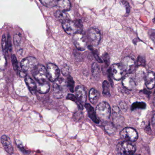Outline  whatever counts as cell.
I'll return each instance as SVG.
<instances>
[{
	"label": "cell",
	"mask_w": 155,
	"mask_h": 155,
	"mask_svg": "<svg viewBox=\"0 0 155 155\" xmlns=\"http://www.w3.org/2000/svg\"><path fill=\"white\" fill-rule=\"evenodd\" d=\"M154 106H155V99H154Z\"/></svg>",
	"instance_id": "obj_46"
},
{
	"label": "cell",
	"mask_w": 155,
	"mask_h": 155,
	"mask_svg": "<svg viewBox=\"0 0 155 155\" xmlns=\"http://www.w3.org/2000/svg\"><path fill=\"white\" fill-rule=\"evenodd\" d=\"M1 142L5 151L9 154H12L14 149L10 138L7 136L3 135L1 137Z\"/></svg>",
	"instance_id": "obj_13"
},
{
	"label": "cell",
	"mask_w": 155,
	"mask_h": 155,
	"mask_svg": "<svg viewBox=\"0 0 155 155\" xmlns=\"http://www.w3.org/2000/svg\"><path fill=\"white\" fill-rule=\"evenodd\" d=\"M67 87L71 92H73L74 87V81L72 78L71 76H68L67 80Z\"/></svg>",
	"instance_id": "obj_27"
},
{
	"label": "cell",
	"mask_w": 155,
	"mask_h": 155,
	"mask_svg": "<svg viewBox=\"0 0 155 155\" xmlns=\"http://www.w3.org/2000/svg\"><path fill=\"white\" fill-rule=\"evenodd\" d=\"M146 106V104L144 102H135L132 104V110H133L137 108L145 109Z\"/></svg>",
	"instance_id": "obj_26"
},
{
	"label": "cell",
	"mask_w": 155,
	"mask_h": 155,
	"mask_svg": "<svg viewBox=\"0 0 155 155\" xmlns=\"http://www.w3.org/2000/svg\"><path fill=\"white\" fill-rule=\"evenodd\" d=\"M63 28L66 33L70 35L81 33L83 31V25L80 21L65 20L62 23Z\"/></svg>",
	"instance_id": "obj_1"
},
{
	"label": "cell",
	"mask_w": 155,
	"mask_h": 155,
	"mask_svg": "<svg viewBox=\"0 0 155 155\" xmlns=\"http://www.w3.org/2000/svg\"><path fill=\"white\" fill-rule=\"evenodd\" d=\"M103 95L106 97H109L111 96L110 94V85L109 83L106 80L103 82Z\"/></svg>",
	"instance_id": "obj_22"
},
{
	"label": "cell",
	"mask_w": 155,
	"mask_h": 155,
	"mask_svg": "<svg viewBox=\"0 0 155 155\" xmlns=\"http://www.w3.org/2000/svg\"><path fill=\"white\" fill-rule=\"evenodd\" d=\"M123 4L125 5V7H126V11H127V13H129L130 12V5H129V4L128 2H127L125 1H123Z\"/></svg>",
	"instance_id": "obj_40"
},
{
	"label": "cell",
	"mask_w": 155,
	"mask_h": 155,
	"mask_svg": "<svg viewBox=\"0 0 155 155\" xmlns=\"http://www.w3.org/2000/svg\"><path fill=\"white\" fill-rule=\"evenodd\" d=\"M145 84L148 89H153L155 85V74L153 72L147 73L145 76Z\"/></svg>",
	"instance_id": "obj_16"
},
{
	"label": "cell",
	"mask_w": 155,
	"mask_h": 155,
	"mask_svg": "<svg viewBox=\"0 0 155 155\" xmlns=\"http://www.w3.org/2000/svg\"><path fill=\"white\" fill-rule=\"evenodd\" d=\"M137 66H145V60L143 57L140 56L138 57L137 60V63H136Z\"/></svg>",
	"instance_id": "obj_32"
},
{
	"label": "cell",
	"mask_w": 155,
	"mask_h": 155,
	"mask_svg": "<svg viewBox=\"0 0 155 155\" xmlns=\"http://www.w3.org/2000/svg\"><path fill=\"white\" fill-rule=\"evenodd\" d=\"M149 34L151 40L153 41L154 43L155 44V30H151Z\"/></svg>",
	"instance_id": "obj_36"
},
{
	"label": "cell",
	"mask_w": 155,
	"mask_h": 155,
	"mask_svg": "<svg viewBox=\"0 0 155 155\" xmlns=\"http://www.w3.org/2000/svg\"><path fill=\"white\" fill-rule=\"evenodd\" d=\"M87 37L93 45H97L101 41V33L98 29L91 28L87 32Z\"/></svg>",
	"instance_id": "obj_9"
},
{
	"label": "cell",
	"mask_w": 155,
	"mask_h": 155,
	"mask_svg": "<svg viewBox=\"0 0 155 155\" xmlns=\"http://www.w3.org/2000/svg\"><path fill=\"white\" fill-rule=\"evenodd\" d=\"M103 59L106 65L108 66L109 64H110V60H109V57L108 54H105L103 55Z\"/></svg>",
	"instance_id": "obj_39"
},
{
	"label": "cell",
	"mask_w": 155,
	"mask_h": 155,
	"mask_svg": "<svg viewBox=\"0 0 155 155\" xmlns=\"http://www.w3.org/2000/svg\"><path fill=\"white\" fill-rule=\"evenodd\" d=\"M7 45V43H6V38H5V35H3L2 37V48L3 51L4 53L7 54V45Z\"/></svg>",
	"instance_id": "obj_29"
},
{
	"label": "cell",
	"mask_w": 155,
	"mask_h": 155,
	"mask_svg": "<svg viewBox=\"0 0 155 155\" xmlns=\"http://www.w3.org/2000/svg\"><path fill=\"white\" fill-rule=\"evenodd\" d=\"M20 76L21 77H26V75H25V73L24 72H20L19 73Z\"/></svg>",
	"instance_id": "obj_43"
},
{
	"label": "cell",
	"mask_w": 155,
	"mask_h": 155,
	"mask_svg": "<svg viewBox=\"0 0 155 155\" xmlns=\"http://www.w3.org/2000/svg\"><path fill=\"white\" fill-rule=\"evenodd\" d=\"M7 47H8V49H9L10 51H12V43H11V37H10V35H8V38H7Z\"/></svg>",
	"instance_id": "obj_38"
},
{
	"label": "cell",
	"mask_w": 155,
	"mask_h": 155,
	"mask_svg": "<svg viewBox=\"0 0 155 155\" xmlns=\"http://www.w3.org/2000/svg\"><path fill=\"white\" fill-rule=\"evenodd\" d=\"M153 22L155 23V18L153 19Z\"/></svg>",
	"instance_id": "obj_44"
},
{
	"label": "cell",
	"mask_w": 155,
	"mask_h": 155,
	"mask_svg": "<svg viewBox=\"0 0 155 155\" xmlns=\"http://www.w3.org/2000/svg\"><path fill=\"white\" fill-rule=\"evenodd\" d=\"M66 98L67 99H69V100L74 101V102H76V103L79 102V101L77 100V98H76V97L74 95L72 94H68L67 97H66Z\"/></svg>",
	"instance_id": "obj_33"
},
{
	"label": "cell",
	"mask_w": 155,
	"mask_h": 155,
	"mask_svg": "<svg viewBox=\"0 0 155 155\" xmlns=\"http://www.w3.org/2000/svg\"><path fill=\"white\" fill-rule=\"evenodd\" d=\"M110 73L115 80H119L122 78L124 70L121 64H116L111 66Z\"/></svg>",
	"instance_id": "obj_11"
},
{
	"label": "cell",
	"mask_w": 155,
	"mask_h": 155,
	"mask_svg": "<svg viewBox=\"0 0 155 155\" xmlns=\"http://www.w3.org/2000/svg\"><path fill=\"white\" fill-rule=\"evenodd\" d=\"M131 155H140L138 154H133Z\"/></svg>",
	"instance_id": "obj_45"
},
{
	"label": "cell",
	"mask_w": 155,
	"mask_h": 155,
	"mask_svg": "<svg viewBox=\"0 0 155 155\" xmlns=\"http://www.w3.org/2000/svg\"><path fill=\"white\" fill-rule=\"evenodd\" d=\"M73 41L76 47L79 51H84L86 50L87 46V41L85 36L82 33L74 35Z\"/></svg>",
	"instance_id": "obj_7"
},
{
	"label": "cell",
	"mask_w": 155,
	"mask_h": 155,
	"mask_svg": "<svg viewBox=\"0 0 155 155\" xmlns=\"http://www.w3.org/2000/svg\"><path fill=\"white\" fill-rule=\"evenodd\" d=\"M25 82L31 93L32 94H35L37 86L33 80L29 76H26L25 77Z\"/></svg>",
	"instance_id": "obj_20"
},
{
	"label": "cell",
	"mask_w": 155,
	"mask_h": 155,
	"mask_svg": "<svg viewBox=\"0 0 155 155\" xmlns=\"http://www.w3.org/2000/svg\"><path fill=\"white\" fill-rule=\"evenodd\" d=\"M17 147L18 148L20 149V150L25 155L29 154V153L28 151H26V150L24 149V147L22 145V144H17Z\"/></svg>",
	"instance_id": "obj_34"
},
{
	"label": "cell",
	"mask_w": 155,
	"mask_h": 155,
	"mask_svg": "<svg viewBox=\"0 0 155 155\" xmlns=\"http://www.w3.org/2000/svg\"><path fill=\"white\" fill-rule=\"evenodd\" d=\"M47 76L50 81L54 82L58 79L60 75V70L59 68L53 64H48L47 65Z\"/></svg>",
	"instance_id": "obj_10"
},
{
	"label": "cell",
	"mask_w": 155,
	"mask_h": 155,
	"mask_svg": "<svg viewBox=\"0 0 155 155\" xmlns=\"http://www.w3.org/2000/svg\"><path fill=\"white\" fill-rule=\"evenodd\" d=\"M106 131L108 134H113L115 132V127L113 125L111 124H108L105 126Z\"/></svg>",
	"instance_id": "obj_31"
},
{
	"label": "cell",
	"mask_w": 155,
	"mask_h": 155,
	"mask_svg": "<svg viewBox=\"0 0 155 155\" xmlns=\"http://www.w3.org/2000/svg\"><path fill=\"white\" fill-rule=\"evenodd\" d=\"M111 109L108 103L103 102L97 106L96 109V116L103 122H107L111 116Z\"/></svg>",
	"instance_id": "obj_2"
},
{
	"label": "cell",
	"mask_w": 155,
	"mask_h": 155,
	"mask_svg": "<svg viewBox=\"0 0 155 155\" xmlns=\"http://www.w3.org/2000/svg\"><path fill=\"white\" fill-rule=\"evenodd\" d=\"M123 139L130 142H135L138 138V134L135 129L132 127H126L121 133Z\"/></svg>",
	"instance_id": "obj_6"
},
{
	"label": "cell",
	"mask_w": 155,
	"mask_h": 155,
	"mask_svg": "<svg viewBox=\"0 0 155 155\" xmlns=\"http://www.w3.org/2000/svg\"><path fill=\"white\" fill-rule=\"evenodd\" d=\"M12 62L14 69L17 72V71H18V69H19L18 62H17V59H16V57L14 54H13L12 56Z\"/></svg>",
	"instance_id": "obj_30"
},
{
	"label": "cell",
	"mask_w": 155,
	"mask_h": 155,
	"mask_svg": "<svg viewBox=\"0 0 155 155\" xmlns=\"http://www.w3.org/2000/svg\"><path fill=\"white\" fill-rule=\"evenodd\" d=\"M76 94L77 100L81 104H85L86 100V93L83 87L78 86L76 88Z\"/></svg>",
	"instance_id": "obj_15"
},
{
	"label": "cell",
	"mask_w": 155,
	"mask_h": 155,
	"mask_svg": "<svg viewBox=\"0 0 155 155\" xmlns=\"http://www.w3.org/2000/svg\"><path fill=\"white\" fill-rule=\"evenodd\" d=\"M55 15L56 18L59 20H62L63 21L68 20L66 19L67 15L64 11H62V10L56 11V12L55 13Z\"/></svg>",
	"instance_id": "obj_25"
},
{
	"label": "cell",
	"mask_w": 155,
	"mask_h": 155,
	"mask_svg": "<svg viewBox=\"0 0 155 155\" xmlns=\"http://www.w3.org/2000/svg\"><path fill=\"white\" fill-rule=\"evenodd\" d=\"M124 71L131 72L133 71L136 66L135 62L133 58L126 57L122 60L121 64Z\"/></svg>",
	"instance_id": "obj_12"
},
{
	"label": "cell",
	"mask_w": 155,
	"mask_h": 155,
	"mask_svg": "<svg viewBox=\"0 0 155 155\" xmlns=\"http://www.w3.org/2000/svg\"><path fill=\"white\" fill-rule=\"evenodd\" d=\"M152 124L155 126V112H154L152 120Z\"/></svg>",
	"instance_id": "obj_42"
},
{
	"label": "cell",
	"mask_w": 155,
	"mask_h": 155,
	"mask_svg": "<svg viewBox=\"0 0 155 155\" xmlns=\"http://www.w3.org/2000/svg\"><path fill=\"white\" fill-rule=\"evenodd\" d=\"M69 67L66 66V65L63 66L62 68V73L64 75H67L69 73Z\"/></svg>",
	"instance_id": "obj_35"
},
{
	"label": "cell",
	"mask_w": 155,
	"mask_h": 155,
	"mask_svg": "<svg viewBox=\"0 0 155 155\" xmlns=\"http://www.w3.org/2000/svg\"><path fill=\"white\" fill-rule=\"evenodd\" d=\"M117 150L121 154L131 155L135 153L136 148L135 146L131 142L125 141L118 144Z\"/></svg>",
	"instance_id": "obj_4"
},
{
	"label": "cell",
	"mask_w": 155,
	"mask_h": 155,
	"mask_svg": "<svg viewBox=\"0 0 155 155\" xmlns=\"http://www.w3.org/2000/svg\"><path fill=\"white\" fill-rule=\"evenodd\" d=\"M67 82L62 78H58L53 84V94L56 98L64 97L66 94Z\"/></svg>",
	"instance_id": "obj_3"
},
{
	"label": "cell",
	"mask_w": 155,
	"mask_h": 155,
	"mask_svg": "<svg viewBox=\"0 0 155 155\" xmlns=\"http://www.w3.org/2000/svg\"><path fill=\"white\" fill-rule=\"evenodd\" d=\"M93 51V53L94 56L95 58L96 59V61L99 63H103V61L102 60H101V58L99 57V55H98V53H97V52L95 51Z\"/></svg>",
	"instance_id": "obj_37"
},
{
	"label": "cell",
	"mask_w": 155,
	"mask_h": 155,
	"mask_svg": "<svg viewBox=\"0 0 155 155\" xmlns=\"http://www.w3.org/2000/svg\"><path fill=\"white\" fill-rule=\"evenodd\" d=\"M21 40H22V37L20 34H16L14 36V43L15 46H19L20 43H21Z\"/></svg>",
	"instance_id": "obj_28"
},
{
	"label": "cell",
	"mask_w": 155,
	"mask_h": 155,
	"mask_svg": "<svg viewBox=\"0 0 155 155\" xmlns=\"http://www.w3.org/2000/svg\"><path fill=\"white\" fill-rule=\"evenodd\" d=\"M58 0H40L42 4L47 7H53L57 6Z\"/></svg>",
	"instance_id": "obj_23"
},
{
	"label": "cell",
	"mask_w": 155,
	"mask_h": 155,
	"mask_svg": "<svg viewBox=\"0 0 155 155\" xmlns=\"http://www.w3.org/2000/svg\"><path fill=\"white\" fill-rule=\"evenodd\" d=\"M92 71L93 76L95 78H98L100 76V71L99 66L96 63H94L92 65Z\"/></svg>",
	"instance_id": "obj_24"
},
{
	"label": "cell",
	"mask_w": 155,
	"mask_h": 155,
	"mask_svg": "<svg viewBox=\"0 0 155 155\" xmlns=\"http://www.w3.org/2000/svg\"><path fill=\"white\" fill-rule=\"evenodd\" d=\"M89 99L93 104H95L99 97V94L98 91L94 88H92L89 92Z\"/></svg>",
	"instance_id": "obj_19"
},
{
	"label": "cell",
	"mask_w": 155,
	"mask_h": 155,
	"mask_svg": "<svg viewBox=\"0 0 155 155\" xmlns=\"http://www.w3.org/2000/svg\"><path fill=\"white\" fill-rule=\"evenodd\" d=\"M37 61L33 57L25 58L21 63L22 70L24 72H28L34 70L37 66Z\"/></svg>",
	"instance_id": "obj_8"
},
{
	"label": "cell",
	"mask_w": 155,
	"mask_h": 155,
	"mask_svg": "<svg viewBox=\"0 0 155 155\" xmlns=\"http://www.w3.org/2000/svg\"><path fill=\"white\" fill-rule=\"evenodd\" d=\"M50 88L49 84L46 82L42 84L38 83L36 87V90L40 94H45L49 92Z\"/></svg>",
	"instance_id": "obj_21"
},
{
	"label": "cell",
	"mask_w": 155,
	"mask_h": 155,
	"mask_svg": "<svg viewBox=\"0 0 155 155\" xmlns=\"http://www.w3.org/2000/svg\"><path fill=\"white\" fill-rule=\"evenodd\" d=\"M120 105L122 110H123V111H126V109H127V106L125 103L121 102V103H120Z\"/></svg>",
	"instance_id": "obj_41"
},
{
	"label": "cell",
	"mask_w": 155,
	"mask_h": 155,
	"mask_svg": "<svg viewBox=\"0 0 155 155\" xmlns=\"http://www.w3.org/2000/svg\"><path fill=\"white\" fill-rule=\"evenodd\" d=\"M85 107L87 110L88 116L90 118L93 120V122H94L96 124H99L100 121L96 116V113L95 112L93 107L89 104H86L85 105Z\"/></svg>",
	"instance_id": "obj_17"
},
{
	"label": "cell",
	"mask_w": 155,
	"mask_h": 155,
	"mask_svg": "<svg viewBox=\"0 0 155 155\" xmlns=\"http://www.w3.org/2000/svg\"><path fill=\"white\" fill-rule=\"evenodd\" d=\"M123 86L129 90H134L136 87V84L134 78L129 75L124 78L122 81Z\"/></svg>",
	"instance_id": "obj_14"
},
{
	"label": "cell",
	"mask_w": 155,
	"mask_h": 155,
	"mask_svg": "<svg viewBox=\"0 0 155 155\" xmlns=\"http://www.w3.org/2000/svg\"><path fill=\"white\" fill-rule=\"evenodd\" d=\"M33 75L35 80L40 84L46 82L48 78L47 70L43 65H37L34 69Z\"/></svg>",
	"instance_id": "obj_5"
},
{
	"label": "cell",
	"mask_w": 155,
	"mask_h": 155,
	"mask_svg": "<svg viewBox=\"0 0 155 155\" xmlns=\"http://www.w3.org/2000/svg\"><path fill=\"white\" fill-rule=\"evenodd\" d=\"M56 6H57L60 10L66 12L69 11L71 8V3L69 0H58Z\"/></svg>",
	"instance_id": "obj_18"
}]
</instances>
